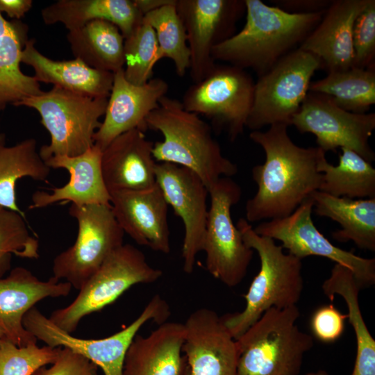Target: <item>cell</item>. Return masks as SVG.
<instances>
[{
  "instance_id": "8d00e7d4",
  "label": "cell",
  "mask_w": 375,
  "mask_h": 375,
  "mask_svg": "<svg viewBox=\"0 0 375 375\" xmlns=\"http://www.w3.org/2000/svg\"><path fill=\"white\" fill-rule=\"evenodd\" d=\"M60 349L40 347L36 343L18 347L6 338L0 343V375H33L40 367L53 363Z\"/></svg>"
},
{
  "instance_id": "8992f818",
  "label": "cell",
  "mask_w": 375,
  "mask_h": 375,
  "mask_svg": "<svg viewBox=\"0 0 375 375\" xmlns=\"http://www.w3.org/2000/svg\"><path fill=\"white\" fill-rule=\"evenodd\" d=\"M107 103L106 97H92L53 87L15 106H25L39 113L40 123L51 138L49 144L39 149L45 161L54 156H78L92 147Z\"/></svg>"
},
{
  "instance_id": "7dc6e473",
  "label": "cell",
  "mask_w": 375,
  "mask_h": 375,
  "mask_svg": "<svg viewBox=\"0 0 375 375\" xmlns=\"http://www.w3.org/2000/svg\"><path fill=\"white\" fill-rule=\"evenodd\" d=\"M2 207L0 206V208H1Z\"/></svg>"
},
{
  "instance_id": "603a6c76",
  "label": "cell",
  "mask_w": 375,
  "mask_h": 375,
  "mask_svg": "<svg viewBox=\"0 0 375 375\" xmlns=\"http://www.w3.org/2000/svg\"><path fill=\"white\" fill-rule=\"evenodd\" d=\"M153 143L133 129L115 138L103 151L101 172L109 193L143 190L156 184Z\"/></svg>"
},
{
  "instance_id": "b9f144b4",
  "label": "cell",
  "mask_w": 375,
  "mask_h": 375,
  "mask_svg": "<svg viewBox=\"0 0 375 375\" xmlns=\"http://www.w3.org/2000/svg\"><path fill=\"white\" fill-rule=\"evenodd\" d=\"M32 6V0H0V12H5L17 20L24 17Z\"/></svg>"
},
{
  "instance_id": "9a60e30c",
  "label": "cell",
  "mask_w": 375,
  "mask_h": 375,
  "mask_svg": "<svg viewBox=\"0 0 375 375\" xmlns=\"http://www.w3.org/2000/svg\"><path fill=\"white\" fill-rule=\"evenodd\" d=\"M190 50L193 83L203 80L215 67L212 49L233 36L245 13L244 0H176Z\"/></svg>"
},
{
  "instance_id": "ee69618b",
  "label": "cell",
  "mask_w": 375,
  "mask_h": 375,
  "mask_svg": "<svg viewBox=\"0 0 375 375\" xmlns=\"http://www.w3.org/2000/svg\"><path fill=\"white\" fill-rule=\"evenodd\" d=\"M6 144V135L4 133H0V145Z\"/></svg>"
},
{
  "instance_id": "e575fe53",
  "label": "cell",
  "mask_w": 375,
  "mask_h": 375,
  "mask_svg": "<svg viewBox=\"0 0 375 375\" xmlns=\"http://www.w3.org/2000/svg\"><path fill=\"white\" fill-rule=\"evenodd\" d=\"M160 60L154 30L144 19L124 39V72L127 81L142 85L151 79L155 65Z\"/></svg>"
},
{
  "instance_id": "836d02e7",
  "label": "cell",
  "mask_w": 375,
  "mask_h": 375,
  "mask_svg": "<svg viewBox=\"0 0 375 375\" xmlns=\"http://www.w3.org/2000/svg\"><path fill=\"white\" fill-rule=\"evenodd\" d=\"M176 0L144 15V19L155 31L160 60H172L178 76L190 68V50L184 25L175 6Z\"/></svg>"
},
{
  "instance_id": "44dd1931",
  "label": "cell",
  "mask_w": 375,
  "mask_h": 375,
  "mask_svg": "<svg viewBox=\"0 0 375 375\" xmlns=\"http://www.w3.org/2000/svg\"><path fill=\"white\" fill-rule=\"evenodd\" d=\"M102 150L96 144L84 153L74 156H54L44 162L51 168L66 169L69 174L63 186L51 192L35 191L31 196L28 209H39L56 203L77 206L110 205V194L101 172Z\"/></svg>"
},
{
  "instance_id": "8fae6325",
  "label": "cell",
  "mask_w": 375,
  "mask_h": 375,
  "mask_svg": "<svg viewBox=\"0 0 375 375\" xmlns=\"http://www.w3.org/2000/svg\"><path fill=\"white\" fill-rule=\"evenodd\" d=\"M254 83L244 69L216 65L203 80L188 88L181 103L186 110L208 119L215 131L224 132L234 142L246 127Z\"/></svg>"
},
{
  "instance_id": "4fadbf2b",
  "label": "cell",
  "mask_w": 375,
  "mask_h": 375,
  "mask_svg": "<svg viewBox=\"0 0 375 375\" xmlns=\"http://www.w3.org/2000/svg\"><path fill=\"white\" fill-rule=\"evenodd\" d=\"M291 125L300 133L313 134L317 147L324 152L346 148L370 163L375 160L369 144L375 128L374 112H349L326 95L308 92Z\"/></svg>"
},
{
  "instance_id": "9c48e42d",
  "label": "cell",
  "mask_w": 375,
  "mask_h": 375,
  "mask_svg": "<svg viewBox=\"0 0 375 375\" xmlns=\"http://www.w3.org/2000/svg\"><path fill=\"white\" fill-rule=\"evenodd\" d=\"M319 69L320 60L299 48L282 57L255 82L246 127L253 131L276 124L290 126Z\"/></svg>"
},
{
  "instance_id": "bcb514c9",
  "label": "cell",
  "mask_w": 375,
  "mask_h": 375,
  "mask_svg": "<svg viewBox=\"0 0 375 375\" xmlns=\"http://www.w3.org/2000/svg\"><path fill=\"white\" fill-rule=\"evenodd\" d=\"M183 375H190L188 365H186Z\"/></svg>"
},
{
  "instance_id": "e0dca14e",
  "label": "cell",
  "mask_w": 375,
  "mask_h": 375,
  "mask_svg": "<svg viewBox=\"0 0 375 375\" xmlns=\"http://www.w3.org/2000/svg\"><path fill=\"white\" fill-rule=\"evenodd\" d=\"M183 324L182 351L190 375H239L236 340L215 310L197 309Z\"/></svg>"
},
{
  "instance_id": "4316f807",
  "label": "cell",
  "mask_w": 375,
  "mask_h": 375,
  "mask_svg": "<svg viewBox=\"0 0 375 375\" xmlns=\"http://www.w3.org/2000/svg\"><path fill=\"white\" fill-rule=\"evenodd\" d=\"M310 197L314 211L337 222L341 229L333 231L334 240L352 241L359 249L375 251V198L352 199L315 191Z\"/></svg>"
},
{
  "instance_id": "cb8c5ba5",
  "label": "cell",
  "mask_w": 375,
  "mask_h": 375,
  "mask_svg": "<svg viewBox=\"0 0 375 375\" xmlns=\"http://www.w3.org/2000/svg\"><path fill=\"white\" fill-rule=\"evenodd\" d=\"M184 324L165 322L147 336L137 335L125 355L122 375H183Z\"/></svg>"
},
{
  "instance_id": "30bf717a",
  "label": "cell",
  "mask_w": 375,
  "mask_h": 375,
  "mask_svg": "<svg viewBox=\"0 0 375 375\" xmlns=\"http://www.w3.org/2000/svg\"><path fill=\"white\" fill-rule=\"evenodd\" d=\"M208 190L210 204L202 247L206 267L225 285L235 287L246 276L254 251L231 218V210L240 200L241 188L231 177H222Z\"/></svg>"
},
{
  "instance_id": "5b68a950",
  "label": "cell",
  "mask_w": 375,
  "mask_h": 375,
  "mask_svg": "<svg viewBox=\"0 0 375 375\" xmlns=\"http://www.w3.org/2000/svg\"><path fill=\"white\" fill-rule=\"evenodd\" d=\"M297 306L271 308L236 340L239 375H298L312 336L296 324Z\"/></svg>"
},
{
  "instance_id": "7402d4cb",
  "label": "cell",
  "mask_w": 375,
  "mask_h": 375,
  "mask_svg": "<svg viewBox=\"0 0 375 375\" xmlns=\"http://www.w3.org/2000/svg\"><path fill=\"white\" fill-rule=\"evenodd\" d=\"M368 1H332L319 23L299 48L316 56L326 73L353 67V28Z\"/></svg>"
},
{
  "instance_id": "7bdbcfd3",
  "label": "cell",
  "mask_w": 375,
  "mask_h": 375,
  "mask_svg": "<svg viewBox=\"0 0 375 375\" xmlns=\"http://www.w3.org/2000/svg\"><path fill=\"white\" fill-rule=\"evenodd\" d=\"M306 375H330L324 369H320L318 371L309 372L306 374Z\"/></svg>"
},
{
  "instance_id": "83f0119b",
  "label": "cell",
  "mask_w": 375,
  "mask_h": 375,
  "mask_svg": "<svg viewBox=\"0 0 375 375\" xmlns=\"http://www.w3.org/2000/svg\"><path fill=\"white\" fill-rule=\"evenodd\" d=\"M27 33L26 24L9 22L0 12V111L43 92L35 77L21 69V54L28 40Z\"/></svg>"
},
{
  "instance_id": "4dcf8cb0",
  "label": "cell",
  "mask_w": 375,
  "mask_h": 375,
  "mask_svg": "<svg viewBox=\"0 0 375 375\" xmlns=\"http://www.w3.org/2000/svg\"><path fill=\"white\" fill-rule=\"evenodd\" d=\"M337 165L329 163L323 153L318 162L322 174L319 191L352 199L375 198V169L355 151L341 148Z\"/></svg>"
},
{
  "instance_id": "6da1fadb",
  "label": "cell",
  "mask_w": 375,
  "mask_h": 375,
  "mask_svg": "<svg viewBox=\"0 0 375 375\" xmlns=\"http://www.w3.org/2000/svg\"><path fill=\"white\" fill-rule=\"evenodd\" d=\"M288 126L272 124L266 131L249 134L265 155V162L252 169L258 190L246 203L245 219L249 223L289 216L320 189L322 174L318 170V162L326 152L318 147L294 144L288 133Z\"/></svg>"
},
{
  "instance_id": "52a82bcc",
  "label": "cell",
  "mask_w": 375,
  "mask_h": 375,
  "mask_svg": "<svg viewBox=\"0 0 375 375\" xmlns=\"http://www.w3.org/2000/svg\"><path fill=\"white\" fill-rule=\"evenodd\" d=\"M162 275L135 246L123 244L112 251L79 290L68 306L49 317L60 328L72 333L85 316L115 301L134 285L153 283Z\"/></svg>"
},
{
  "instance_id": "d590c367",
  "label": "cell",
  "mask_w": 375,
  "mask_h": 375,
  "mask_svg": "<svg viewBox=\"0 0 375 375\" xmlns=\"http://www.w3.org/2000/svg\"><path fill=\"white\" fill-rule=\"evenodd\" d=\"M25 217L19 213L0 208V278L10 269L12 256L36 259L38 240L29 233Z\"/></svg>"
},
{
  "instance_id": "ac0fdd59",
  "label": "cell",
  "mask_w": 375,
  "mask_h": 375,
  "mask_svg": "<svg viewBox=\"0 0 375 375\" xmlns=\"http://www.w3.org/2000/svg\"><path fill=\"white\" fill-rule=\"evenodd\" d=\"M169 85L161 78L135 85L125 77L124 68L114 73L104 114L94 136V144L103 151L115 138L133 129L145 131L146 119L166 95Z\"/></svg>"
},
{
  "instance_id": "74e56055",
  "label": "cell",
  "mask_w": 375,
  "mask_h": 375,
  "mask_svg": "<svg viewBox=\"0 0 375 375\" xmlns=\"http://www.w3.org/2000/svg\"><path fill=\"white\" fill-rule=\"evenodd\" d=\"M354 67L375 68V1L369 0L353 28Z\"/></svg>"
},
{
  "instance_id": "f6af8a7d",
  "label": "cell",
  "mask_w": 375,
  "mask_h": 375,
  "mask_svg": "<svg viewBox=\"0 0 375 375\" xmlns=\"http://www.w3.org/2000/svg\"><path fill=\"white\" fill-rule=\"evenodd\" d=\"M6 334L4 333V331H3V329L0 327V343L4 339L6 338Z\"/></svg>"
},
{
  "instance_id": "1f68e13d",
  "label": "cell",
  "mask_w": 375,
  "mask_h": 375,
  "mask_svg": "<svg viewBox=\"0 0 375 375\" xmlns=\"http://www.w3.org/2000/svg\"><path fill=\"white\" fill-rule=\"evenodd\" d=\"M51 168L40 155L37 141L27 138L15 145H0V206L24 213L16 201V183L24 177L47 181Z\"/></svg>"
},
{
  "instance_id": "ba28073f",
  "label": "cell",
  "mask_w": 375,
  "mask_h": 375,
  "mask_svg": "<svg viewBox=\"0 0 375 375\" xmlns=\"http://www.w3.org/2000/svg\"><path fill=\"white\" fill-rule=\"evenodd\" d=\"M169 315L168 303L161 296L156 294L132 323L101 339L74 337L60 328L35 306L26 313L23 325L37 340L51 347L68 349L85 357L100 367L104 375H122L125 355L139 330L149 321L160 324L166 322Z\"/></svg>"
},
{
  "instance_id": "5bb4252c",
  "label": "cell",
  "mask_w": 375,
  "mask_h": 375,
  "mask_svg": "<svg viewBox=\"0 0 375 375\" xmlns=\"http://www.w3.org/2000/svg\"><path fill=\"white\" fill-rule=\"evenodd\" d=\"M314 201L309 197L291 215L263 221L254 231L281 242L283 249L301 260L315 256L328 258L350 269L362 289L375 283V259L366 258L335 246L312 219Z\"/></svg>"
},
{
  "instance_id": "d6986e66",
  "label": "cell",
  "mask_w": 375,
  "mask_h": 375,
  "mask_svg": "<svg viewBox=\"0 0 375 375\" xmlns=\"http://www.w3.org/2000/svg\"><path fill=\"white\" fill-rule=\"evenodd\" d=\"M110 194L112 213L124 233L140 245L169 253L168 203L157 183L147 190Z\"/></svg>"
},
{
  "instance_id": "7c38bea8",
  "label": "cell",
  "mask_w": 375,
  "mask_h": 375,
  "mask_svg": "<svg viewBox=\"0 0 375 375\" xmlns=\"http://www.w3.org/2000/svg\"><path fill=\"white\" fill-rule=\"evenodd\" d=\"M69 215L78 224L76 239L53 260V276L80 290L116 249L123 244L124 232L110 205L71 204Z\"/></svg>"
},
{
  "instance_id": "60d3db41",
  "label": "cell",
  "mask_w": 375,
  "mask_h": 375,
  "mask_svg": "<svg viewBox=\"0 0 375 375\" xmlns=\"http://www.w3.org/2000/svg\"><path fill=\"white\" fill-rule=\"evenodd\" d=\"M276 6L289 12H315L326 10L332 1L324 0H278Z\"/></svg>"
},
{
  "instance_id": "2e32d148",
  "label": "cell",
  "mask_w": 375,
  "mask_h": 375,
  "mask_svg": "<svg viewBox=\"0 0 375 375\" xmlns=\"http://www.w3.org/2000/svg\"><path fill=\"white\" fill-rule=\"evenodd\" d=\"M156 178L168 205L183 222V269L191 274L196 257L202 251L208 215V190L193 171L172 163L156 162Z\"/></svg>"
},
{
  "instance_id": "f546056e",
  "label": "cell",
  "mask_w": 375,
  "mask_h": 375,
  "mask_svg": "<svg viewBox=\"0 0 375 375\" xmlns=\"http://www.w3.org/2000/svg\"><path fill=\"white\" fill-rule=\"evenodd\" d=\"M67 40L74 57L94 69L115 73L124 67V38L109 22H90L68 31Z\"/></svg>"
},
{
  "instance_id": "d4e9b609",
  "label": "cell",
  "mask_w": 375,
  "mask_h": 375,
  "mask_svg": "<svg viewBox=\"0 0 375 375\" xmlns=\"http://www.w3.org/2000/svg\"><path fill=\"white\" fill-rule=\"evenodd\" d=\"M21 62L31 67L39 82L53 84L73 92L92 97L108 98L114 73L94 69L82 60H54L43 55L28 39L22 51Z\"/></svg>"
},
{
  "instance_id": "3957f363",
  "label": "cell",
  "mask_w": 375,
  "mask_h": 375,
  "mask_svg": "<svg viewBox=\"0 0 375 375\" xmlns=\"http://www.w3.org/2000/svg\"><path fill=\"white\" fill-rule=\"evenodd\" d=\"M146 125L163 136L162 141L153 143L156 162L193 171L207 189L220 178L238 173L237 165L223 155L211 126L199 115L186 110L181 101L163 97L147 117Z\"/></svg>"
},
{
  "instance_id": "ffe728a7",
  "label": "cell",
  "mask_w": 375,
  "mask_h": 375,
  "mask_svg": "<svg viewBox=\"0 0 375 375\" xmlns=\"http://www.w3.org/2000/svg\"><path fill=\"white\" fill-rule=\"evenodd\" d=\"M72 288L53 276L41 281L22 267L0 278V327L6 338L18 347L36 343L37 339L23 325L24 315L45 298L67 296Z\"/></svg>"
},
{
  "instance_id": "f35d334b",
  "label": "cell",
  "mask_w": 375,
  "mask_h": 375,
  "mask_svg": "<svg viewBox=\"0 0 375 375\" xmlns=\"http://www.w3.org/2000/svg\"><path fill=\"white\" fill-rule=\"evenodd\" d=\"M347 314L341 313L333 304L317 308L310 319V328L319 340L331 343L336 341L344 330Z\"/></svg>"
},
{
  "instance_id": "484cf974",
  "label": "cell",
  "mask_w": 375,
  "mask_h": 375,
  "mask_svg": "<svg viewBox=\"0 0 375 375\" xmlns=\"http://www.w3.org/2000/svg\"><path fill=\"white\" fill-rule=\"evenodd\" d=\"M46 25L62 24L68 31L94 20L118 27L124 39L142 22L144 14L135 0H58L41 10Z\"/></svg>"
},
{
  "instance_id": "7a4b0ae2",
  "label": "cell",
  "mask_w": 375,
  "mask_h": 375,
  "mask_svg": "<svg viewBox=\"0 0 375 375\" xmlns=\"http://www.w3.org/2000/svg\"><path fill=\"white\" fill-rule=\"evenodd\" d=\"M243 28L212 50L216 61L251 69L258 77L297 49L321 21L325 11L289 12L260 0H244Z\"/></svg>"
},
{
  "instance_id": "d6a6232c",
  "label": "cell",
  "mask_w": 375,
  "mask_h": 375,
  "mask_svg": "<svg viewBox=\"0 0 375 375\" xmlns=\"http://www.w3.org/2000/svg\"><path fill=\"white\" fill-rule=\"evenodd\" d=\"M308 92L329 97L345 110L367 113L375 103V68L353 67L327 73L323 78L311 82Z\"/></svg>"
},
{
  "instance_id": "ab89813d",
  "label": "cell",
  "mask_w": 375,
  "mask_h": 375,
  "mask_svg": "<svg viewBox=\"0 0 375 375\" xmlns=\"http://www.w3.org/2000/svg\"><path fill=\"white\" fill-rule=\"evenodd\" d=\"M33 375H98L97 367L85 357L61 347L49 367H42Z\"/></svg>"
},
{
  "instance_id": "277c9868",
  "label": "cell",
  "mask_w": 375,
  "mask_h": 375,
  "mask_svg": "<svg viewBox=\"0 0 375 375\" xmlns=\"http://www.w3.org/2000/svg\"><path fill=\"white\" fill-rule=\"evenodd\" d=\"M236 226L245 244L258 253L260 266L244 296V310L221 317L235 340L268 309L297 306L303 289L301 259L284 253L274 240L257 234L246 219L240 218Z\"/></svg>"
},
{
  "instance_id": "f1b7e54d",
  "label": "cell",
  "mask_w": 375,
  "mask_h": 375,
  "mask_svg": "<svg viewBox=\"0 0 375 375\" xmlns=\"http://www.w3.org/2000/svg\"><path fill=\"white\" fill-rule=\"evenodd\" d=\"M324 294L333 301L340 295L345 301L349 323L356 341V355L351 375H375V340L363 319L358 301L362 290L352 272L339 264H335L331 274L322 283Z\"/></svg>"
}]
</instances>
